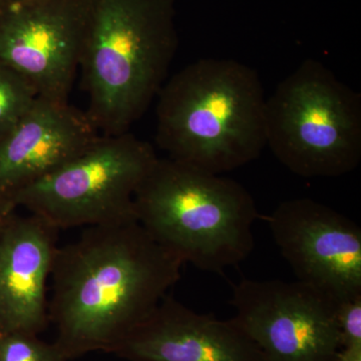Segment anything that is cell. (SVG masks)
<instances>
[{"mask_svg": "<svg viewBox=\"0 0 361 361\" xmlns=\"http://www.w3.org/2000/svg\"><path fill=\"white\" fill-rule=\"evenodd\" d=\"M183 265L137 220L85 228L54 259V343L68 360L113 353L179 281Z\"/></svg>", "mask_w": 361, "mask_h": 361, "instance_id": "obj_1", "label": "cell"}, {"mask_svg": "<svg viewBox=\"0 0 361 361\" xmlns=\"http://www.w3.org/2000/svg\"><path fill=\"white\" fill-rule=\"evenodd\" d=\"M266 99L250 66L199 59L159 92L157 144L173 160L213 174L231 172L256 160L266 147Z\"/></svg>", "mask_w": 361, "mask_h": 361, "instance_id": "obj_2", "label": "cell"}, {"mask_svg": "<svg viewBox=\"0 0 361 361\" xmlns=\"http://www.w3.org/2000/svg\"><path fill=\"white\" fill-rule=\"evenodd\" d=\"M175 0H90L80 70L103 135L129 132L158 97L177 49Z\"/></svg>", "mask_w": 361, "mask_h": 361, "instance_id": "obj_3", "label": "cell"}, {"mask_svg": "<svg viewBox=\"0 0 361 361\" xmlns=\"http://www.w3.org/2000/svg\"><path fill=\"white\" fill-rule=\"evenodd\" d=\"M134 203L137 222L184 264L224 275L254 250L253 225L260 215L237 180L158 158Z\"/></svg>", "mask_w": 361, "mask_h": 361, "instance_id": "obj_4", "label": "cell"}, {"mask_svg": "<svg viewBox=\"0 0 361 361\" xmlns=\"http://www.w3.org/2000/svg\"><path fill=\"white\" fill-rule=\"evenodd\" d=\"M266 146L302 178H334L361 161V97L306 59L266 99Z\"/></svg>", "mask_w": 361, "mask_h": 361, "instance_id": "obj_5", "label": "cell"}, {"mask_svg": "<svg viewBox=\"0 0 361 361\" xmlns=\"http://www.w3.org/2000/svg\"><path fill=\"white\" fill-rule=\"evenodd\" d=\"M157 160L153 146L130 132L101 135L9 199L58 230L137 220L135 192Z\"/></svg>", "mask_w": 361, "mask_h": 361, "instance_id": "obj_6", "label": "cell"}, {"mask_svg": "<svg viewBox=\"0 0 361 361\" xmlns=\"http://www.w3.org/2000/svg\"><path fill=\"white\" fill-rule=\"evenodd\" d=\"M234 320L266 361H334L341 348L338 301L302 281L242 279L230 301Z\"/></svg>", "mask_w": 361, "mask_h": 361, "instance_id": "obj_7", "label": "cell"}, {"mask_svg": "<svg viewBox=\"0 0 361 361\" xmlns=\"http://www.w3.org/2000/svg\"><path fill=\"white\" fill-rule=\"evenodd\" d=\"M90 0H20L0 6V63L37 96L68 102L80 71Z\"/></svg>", "mask_w": 361, "mask_h": 361, "instance_id": "obj_8", "label": "cell"}, {"mask_svg": "<svg viewBox=\"0 0 361 361\" xmlns=\"http://www.w3.org/2000/svg\"><path fill=\"white\" fill-rule=\"evenodd\" d=\"M267 221L297 280L337 301L361 295V229L355 221L310 198L282 202Z\"/></svg>", "mask_w": 361, "mask_h": 361, "instance_id": "obj_9", "label": "cell"}, {"mask_svg": "<svg viewBox=\"0 0 361 361\" xmlns=\"http://www.w3.org/2000/svg\"><path fill=\"white\" fill-rule=\"evenodd\" d=\"M111 353L128 361H266L234 318L200 314L168 295Z\"/></svg>", "mask_w": 361, "mask_h": 361, "instance_id": "obj_10", "label": "cell"}, {"mask_svg": "<svg viewBox=\"0 0 361 361\" xmlns=\"http://www.w3.org/2000/svg\"><path fill=\"white\" fill-rule=\"evenodd\" d=\"M85 111L37 97L0 140V197L11 198L89 148L99 137Z\"/></svg>", "mask_w": 361, "mask_h": 361, "instance_id": "obj_11", "label": "cell"}, {"mask_svg": "<svg viewBox=\"0 0 361 361\" xmlns=\"http://www.w3.org/2000/svg\"><path fill=\"white\" fill-rule=\"evenodd\" d=\"M56 228L16 213L0 227V336L44 331L49 317L47 285L59 247Z\"/></svg>", "mask_w": 361, "mask_h": 361, "instance_id": "obj_12", "label": "cell"}, {"mask_svg": "<svg viewBox=\"0 0 361 361\" xmlns=\"http://www.w3.org/2000/svg\"><path fill=\"white\" fill-rule=\"evenodd\" d=\"M37 97L23 75L0 63V140L20 123Z\"/></svg>", "mask_w": 361, "mask_h": 361, "instance_id": "obj_13", "label": "cell"}, {"mask_svg": "<svg viewBox=\"0 0 361 361\" xmlns=\"http://www.w3.org/2000/svg\"><path fill=\"white\" fill-rule=\"evenodd\" d=\"M0 361H68L54 342L49 343L37 334H14L0 336Z\"/></svg>", "mask_w": 361, "mask_h": 361, "instance_id": "obj_14", "label": "cell"}, {"mask_svg": "<svg viewBox=\"0 0 361 361\" xmlns=\"http://www.w3.org/2000/svg\"><path fill=\"white\" fill-rule=\"evenodd\" d=\"M336 320L341 348L361 346V295L338 301Z\"/></svg>", "mask_w": 361, "mask_h": 361, "instance_id": "obj_15", "label": "cell"}, {"mask_svg": "<svg viewBox=\"0 0 361 361\" xmlns=\"http://www.w3.org/2000/svg\"><path fill=\"white\" fill-rule=\"evenodd\" d=\"M334 361H361V346L341 348Z\"/></svg>", "mask_w": 361, "mask_h": 361, "instance_id": "obj_16", "label": "cell"}, {"mask_svg": "<svg viewBox=\"0 0 361 361\" xmlns=\"http://www.w3.org/2000/svg\"><path fill=\"white\" fill-rule=\"evenodd\" d=\"M18 206L9 198L0 197V227L16 213Z\"/></svg>", "mask_w": 361, "mask_h": 361, "instance_id": "obj_17", "label": "cell"}, {"mask_svg": "<svg viewBox=\"0 0 361 361\" xmlns=\"http://www.w3.org/2000/svg\"><path fill=\"white\" fill-rule=\"evenodd\" d=\"M20 1V0H0V6H6V4H13V2Z\"/></svg>", "mask_w": 361, "mask_h": 361, "instance_id": "obj_18", "label": "cell"}]
</instances>
